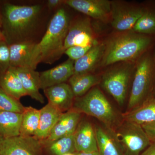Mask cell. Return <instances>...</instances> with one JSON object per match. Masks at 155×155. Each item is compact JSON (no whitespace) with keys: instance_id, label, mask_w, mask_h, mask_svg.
<instances>
[{"instance_id":"9c48e42d","label":"cell","mask_w":155,"mask_h":155,"mask_svg":"<svg viewBox=\"0 0 155 155\" xmlns=\"http://www.w3.org/2000/svg\"><path fill=\"white\" fill-rule=\"evenodd\" d=\"M97 44L94 36L90 20L88 18H78L70 22L69 30L64 43V50L74 46H87Z\"/></svg>"},{"instance_id":"277c9868","label":"cell","mask_w":155,"mask_h":155,"mask_svg":"<svg viewBox=\"0 0 155 155\" xmlns=\"http://www.w3.org/2000/svg\"><path fill=\"white\" fill-rule=\"evenodd\" d=\"M155 57L146 52L138 58L129 101V111L140 105L154 94Z\"/></svg>"},{"instance_id":"8fae6325","label":"cell","mask_w":155,"mask_h":155,"mask_svg":"<svg viewBox=\"0 0 155 155\" xmlns=\"http://www.w3.org/2000/svg\"><path fill=\"white\" fill-rule=\"evenodd\" d=\"M64 5L95 19L104 20L111 14L108 0H64Z\"/></svg>"},{"instance_id":"f1b7e54d","label":"cell","mask_w":155,"mask_h":155,"mask_svg":"<svg viewBox=\"0 0 155 155\" xmlns=\"http://www.w3.org/2000/svg\"><path fill=\"white\" fill-rule=\"evenodd\" d=\"M10 67L9 45L6 41H0V76Z\"/></svg>"},{"instance_id":"836d02e7","label":"cell","mask_w":155,"mask_h":155,"mask_svg":"<svg viewBox=\"0 0 155 155\" xmlns=\"http://www.w3.org/2000/svg\"><path fill=\"white\" fill-rule=\"evenodd\" d=\"M76 155H99L98 152H78L76 154Z\"/></svg>"},{"instance_id":"7402d4cb","label":"cell","mask_w":155,"mask_h":155,"mask_svg":"<svg viewBox=\"0 0 155 155\" xmlns=\"http://www.w3.org/2000/svg\"><path fill=\"white\" fill-rule=\"evenodd\" d=\"M22 114L0 111V136L3 139L20 135Z\"/></svg>"},{"instance_id":"d6986e66","label":"cell","mask_w":155,"mask_h":155,"mask_svg":"<svg viewBox=\"0 0 155 155\" xmlns=\"http://www.w3.org/2000/svg\"><path fill=\"white\" fill-rule=\"evenodd\" d=\"M125 121L142 125L155 122V95L124 116Z\"/></svg>"},{"instance_id":"7a4b0ae2","label":"cell","mask_w":155,"mask_h":155,"mask_svg":"<svg viewBox=\"0 0 155 155\" xmlns=\"http://www.w3.org/2000/svg\"><path fill=\"white\" fill-rule=\"evenodd\" d=\"M66 10L62 7L50 19L43 36L34 50L31 68L41 63L52 64L65 52L64 43L70 24Z\"/></svg>"},{"instance_id":"d590c367","label":"cell","mask_w":155,"mask_h":155,"mask_svg":"<svg viewBox=\"0 0 155 155\" xmlns=\"http://www.w3.org/2000/svg\"><path fill=\"white\" fill-rule=\"evenodd\" d=\"M2 25V14L0 10V28H1Z\"/></svg>"},{"instance_id":"1f68e13d","label":"cell","mask_w":155,"mask_h":155,"mask_svg":"<svg viewBox=\"0 0 155 155\" xmlns=\"http://www.w3.org/2000/svg\"><path fill=\"white\" fill-rule=\"evenodd\" d=\"M46 2V5L49 11H56L64 5V0H48Z\"/></svg>"},{"instance_id":"f35d334b","label":"cell","mask_w":155,"mask_h":155,"mask_svg":"<svg viewBox=\"0 0 155 155\" xmlns=\"http://www.w3.org/2000/svg\"><path fill=\"white\" fill-rule=\"evenodd\" d=\"M154 94L155 95V85L154 91Z\"/></svg>"},{"instance_id":"3957f363","label":"cell","mask_w":155,"mask_h":155,"mask_svg":"<svg viewBox=\"0 0 155 155\" xmlns=\"http://www.w3.org/2000/svg\"><path fill=\"white\" fill-rule=\"evenodd\" d=\"M152 43L149 35L135 32L122 34L111 39L105 47L101 65L134 60L146 52Z\"/></svg>"},{"instance_id":"4dcf8cb0","label":"cell","mask_w":155,"mask_h":155,"mask_svg":"<svg viewBox=\"0 0 155 155\" xmlns=\"http://www.w3.org/2000/svg\"><path fill=\"white\" fill-rule=\"evenodd\" d=\"M151 142L155 141V122L141 125Z\"/></svg>"},{"instance_id":"7c38bea8","label":"cell","mask_w":155,"mask_h":155,"mask_svg":"<svg viewBox=\"0 0 155 155\" xmlns=\"http://www.w3.org/2000/svg\"><path fill=\"white\" fill-rule=\"evenodd\" d=\"M81 113L74 108L63 113L47 138L42 141L47 146L58 139L73 134L80 122Z\"/></svg>"},{"instance_id":"30bf717a","label":"cell","mask_w":155,"mask_h":155,"mask_svg":"<svg viewBox=\"0 0 155 155\" xmlns=\"http://www.w3.org/2000/svg\"><path fill=\"white\" fill-rule=\"evenodd\" d=\"M144 11V8L142 7L111 2V25L119 31L131 30Z\"/></svg>"},{"instance_id":"ac0fdd59","label":"cell","mask_w":155,"mask_h":155,"mask_svg":"<svg viewBox=\"0 0 155 155\" xmlns=\"http://www.w3.org/2000/svg\"><path fill=\"white\" fill-rule=\"evenodd\" d=\"M40 111L38 127L34 136L42 141L48 138L59 118L64 113L49 103L40 110Z\"/></svg>"},{"instance_id":"83f0119b","label":"cell","mask_w":155,"mask_h":155,"mask_svg":"<svg viewBox=\"0 0 155 155\" xmlns=\"http://www.w3.org/2000/svg\"><path fill=\"white\" fill-rule=\"evenodd\" d=\"M25 107L19 100L8 94L0 87V111L22 114Z\"/></svg>"},{"instance_id":"4fadbf2b","label":"cell","mask_w":155,"mask_h":155,"mask_svg":"<svg viewBox=\"0 0 155 155\" xmlns=\"http://www.w3.org/2000/svg\"><path fill=\"white\" fill-rule=\"evenodd\" d=\"M75 61L68 59L64 63L48 70L39 72L40 88L45 90L66 83L74 74Z\"/></svg>"},{"instance_id":"9a60e30c","label":"cell","mask_w":155,"mask_h":155,"mask_svg":"<svg viewBox=\"0 0 155 155\" xmlns=\"http://www.w3.org/2000/svg\"><path fill=\"white\" fill-rule=\"evenodd\" d=\"M74 134L76 151H98L94 128L90 122L86 121L79 122Z\"/></svg>"},{"instance_id":"f546056e","label":"cell","mask_w":155,"mask_h":155,"mask_svg":"<svg viewBox=\"0 0 155 155\" xmlns=\"http://www.w3.org/2000/svg\"><path fill=\"white\" fill-rule=\"evenodd\" d=\"M94 45L85 47L74 46L65 50L64 54H66L69 59L75 61L84 56Z\"/></svg>"},{"instance_id":"8d00e7d4","label":"cell","mask_w":155,"mask_h":155,"mask_svg":"<svg viewBox=\"0 0 155 155\" xmlns=\"http://www.w3.org/2000/svg\"><path fill=\"white\" fill-rule=\"evenodd\" d=\"M63 155H76V154L74 153H68L65 154Z\"/></svg>"},{"instance_id":"d6a6232c","label":"cell","mask_w":155,"mask_h":155,"mask_svg":"<svg viewBox=\"0 0 155 155\" xmlns=\"http://www.w3.org/2000/svg\"><path fill=\"white\" fill-rule=\"evenodd\" d=\"M140 155H155V141L151 142L149 146Z\"/></svg>"},{"instance_id":"44dd1931","label":"cell","mask_w":155,"mask_h":155,"mask_svg":"<svg viewBox=\"0 0 155 155\" xmlns=\"http://www.w3.org/2000/svg\"><path fill=\"white\" fill-rule=\"evenodd\" d=\"M105 50L102 44L94 45L82 58L75 61L74 74L91 73L101 61Z\"/></svg>"},{"instance_id":"4316f807","label":"cell","mask_w":155,"mask_h":155,"mask_svg":"<svg viewBox=\"0 0 155 155\" xmlns=\"http://www.w3.org/2000/svg\"><path fill=\"white\" fill-rule=\"evenodd\" d=\"M74 134L58 139L47 146L50 152L54 155H63L76 151Z\"/></svg>"},{"instance_id":"d4e9b609","label":"cell","mask_w":155,"mask_h":155,"mask_svg":"<svg viewBox=\"0 0 155 155\" xmlns=\"http://www.w3.org/2000/svg\"><path fill=\"white\" fill-rule=\"evenodd\" d=\"M40 111L31 107H25L22 113L20 135L34 136L38 128Z\"/></svg>"},{"instance_id":"e575fe53","label":"cell","mask_w":155,"mask_h":155,"mask_svg":"<svg viewBox=\"0 0 155 155\" xmlns=\"http://www.w3.org/2000/svg\"><path fill=\"white\" fill-rule=\"evenodd\" d=\"M5 41V37H4V35L2 31L1 30V28H0V41Z\"/></svg>"},{"instance_id":"6da1fadb","label":"cell","mask_w":155,"mask_h":155,"mask_svg":"<svg viewBox=\"0 0 155 155\" xmlns=\"http://www.w3.org/2000/svg\"><path fill=\"white\" fill-rule=\"evenodd\" d=\"M2 14L1 30L9 45L32 42L38 43V37L45 24L48 10L45 2H0Z\"/></svg>"},{"instance_id":"74e56055","label":"cell","mask_w":155,"mask_h":155,"mask_svg":"<svg viewBox=\"0 0 155 155\" xmlns=\"http://www.w3.org/2000/svg\"><path fill=\"white\" fill-rule=\"evenodd\" d=\"M3 139H3L2 137H1V136H0V146H1V143H2V142Z\"/></svg>"},{"instance_id":"8992f818","label":"cell","mask_w":155,"mask_h":155,"mask_svg":"<svg viewBox=\"0 0 155 155\" xmlns=\"http://www.w3.org/2000/svg\"><path fill=\"white\" fill-rule=\"evenodd\" d=\"M114 134L124 155H140L151 143L141 125L128 121Z\"/></svg>"},{"instance_id":"e0dca14e","label":"cell","mask_w":155,"mask_h":155,"mask_svg":"<svg viewBox=\"0 0 155 155\" xmlns=\"http://www.w3.org/2000/svg\"><path fill=\"white\" fill-rule=\"evenodd\" d=\"M19 79L27 95L41 104L45 99L40 92V81L39 72L29 68H13Z\"/></svg>"},{"instance_id":"484cf974","label":"cell","mask_w":155,"mask_h":155,"mask_svg":"<svg viewBox=\"0 0 155 155\" xmlns=\"http://www.w3.org/2000/svg\"><path fill=\"white\" fill-rule=\"evenodd\" d=\"M131 31L146 35H155V10L144 8L143 14L136 23Z\"/></svg>"},{"instance_id":"5b68a950","label":"cell","mask_w":155,"mask_h":155,"mask_svg":"<svg viewBox=\"0 0 155 155\" xmlns=\"http://www.w3.org/2000/svg\"><path fill=\"white\" fill-rule=\"evenodd\" d=\"M73 108L80 113L96 118L107 128L113 130L117 123V116L114 108L99 89H91L86 94L76 98Z\"/></svg>"},{"instance_id":"ba28073f","label":"cell","mask_w":155,"mask_h":155,"mask_svg":"<svg viewBox=\"0 0 155 155\" xmlns=\"http://www.w3.org/2000/svg\"><path fill=\"white\" fill-rule=\"evenodd\" d=\"M43 146L34 136L19 135L3 139L0 155H41Z\"/></svg>"},{"instance_id":"cb8c5ba5","label":"cell","mask_w":155,"mask_h":155,"mask_svg":"<svg viewBox=\"0 0 155 155\" xmlns=\"http://www.w3.org/2000/svg\"><path fill=\"white\" fill-rule=\"evenodd\" d=\"M100 81L99 78L91 73L74 74L69 80V85L75 97H80L88 92Z\"/></svg>"},{"instance_id":"603a6c76","label":"cell","mask_w":155,"mask_h":155,"mask_svg":"<svg viewBox=\"0 0 155 155\" xmlns=\"http://www.w3.org/2000/svg\"><path fill=\"white\" fill-rule=\"evenodd\" d=\"M0 87L6 93L18 100L27 95L21 80L12 67H10L0 76Z\"/></svg>"},{"instance_id":"52a82bcc","label":"cell","mask_w":155,"mask_h":155,"mask_svg":"<svg viewBox=\"0 0 155 155\" xmlns=\"http://www.w3.org/2000/svg\"><path fill=\"white\" fill-rule=\"evenodd\" d=\"M132 68L127 65L111 69L102 78L103 88L120 105L125 102Z\"/></svg>"},{"instance_id":"5bb4252c","label":"cell","mask_w":155,"mask_h":155,"mask_svg":"<svg viewBox=\"0 0 155 155\" xmlns=\"http://www.w3.org/2000/svg\"><path fill=\"white\" fill-rule=\"evenodd\" d=\"M48 103L62 113L72 109L75 97L69 84H60L44 90Z\"/></svg>"},{"instance_id":"ffe728a7","label":"cell","mask_w":155,"mask_h":155,"mask_svg":"<svg viewBox=\"0 0 155 155\" xmlns=\"http://www.w3.org/2000/svg\"><path fill=\"white\" fill-rule=\"evenodd\" d=\"M100 126L94 127L99 155H124L114 131Z\"/></svg>"},{"instance_id":"2e32d148","label":"cell","mask_w":155,"mask_h":155,"mask_svg":"<svg viewBox=\"0 0 155 155\" xmlns=\"http://www.w3.org/2000/svg\"><path fill=\"white\" fill-rule=\"evenodd\" d=\"M36 44L25 42L10 45V67L32 69V57Z\"/></svg>"}]
</instances>
